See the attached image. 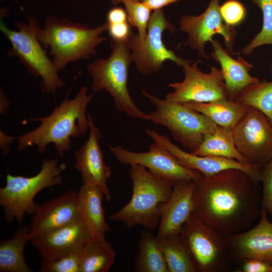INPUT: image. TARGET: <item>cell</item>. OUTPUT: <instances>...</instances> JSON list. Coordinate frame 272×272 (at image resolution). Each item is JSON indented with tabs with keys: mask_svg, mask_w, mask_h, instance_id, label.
Wrapping results in <instances>:
<instances>
[{
	"mask_svg": "<svg viewBox=\"0 0 272 272\" xmlns=\"http://www.w3.org/2000/svg\"><path fill=\"white\" fill-rule=\"evenodd\" d=\"M194 182L193 213L220 234L244 232L259 217L260 186L245 171L227 169L202 175Z\"/></svg>",
	"mask_w": 272,
	"mask_h": 272,
	"instance_id": "6da1fadb",
	"label": "cell"
},
{
	"mask_svg": "<svg viewBox=\"0 0 272 272\" xmlns=\"http://www.w3.org/2000/svg\"><path fill=\"white\" fill-rule=\"evenodd\" d=\"M93 96L88 94L87 87H82L73 99L66 97L49 115L24 120L23 124L32 121L40 124L34 130L17 137L18 150L23 151L35 145L38 152L43 154L48 145L52 143L58 156L63 158L64 153L71 149L72 139L85 135L89 130L87 107Z\"/></svg>",
	"mask_w": 272,
	"mask_h": 272,
	"instance_id": "7a4b0ae2",
	"label": "cell"
},
{
	"mask_svg": "<svg viewBox=\"0 0 272 272\" xmlns=\"http://www.w3.org/2000/svg\"><path fill=\"white\" fill-rule=\"evenodd\" d=\"M107 29L106 22L92 28L87 24L51 15L45 18L37 38L45 49H50L49 55L59 71L71 62L96 55V48L107 39L102 35Z\"/></svg>",
	"mask_w": 272,
	"mask_h": 272,
	"instance_id": "3957f363",
	"label": "cell"
},
{
	"mask_svg": "<svg viewBox=\"0 0 272 272\" xmlns=\"http://www.w3.org/2000/svg\"><path fill=\"white\" fill-rule=\"evenodd\" d=\"M129 176L133 185L131 197L108 219L122 222L128 228L139 224L154 230L159 226L162 208L171 194L173 183L154 175L141 165L130 166Z\"/></svg>",
	"mask_w": 272,
	"mask_h": 272,
	"instance_id": "277c9868",
	"label": "cell"
},
{
	"mask_svg": "<svg viewBox=\"0 0 272 272\" xmlns=\"http://www.w3.org/2000/svg\"><path fill=\"white\" fill-rule=\"evenodd\" d=\"M110 48L112 51L108 58L96 59L87 66L92 80V90L108 92L118 111L133 118L150 121L148 114L140 109L128 92V68L133 58L127 40L112 39Z\"/></svg>",
	"mask_w": 272,
	"mask_h": 272,
	"instance_id": "5b68a950",
	"label": "cell"
},
{
	"mask_svg": "<svg viewBox=\"0 0 272 272\" xmlns=\"http://www.w3.org/2000/svg\"><path fill=\"white\" fill-rule=\"evenodd\" d=\"M66 168L65 163H59L57 158H46L42 161L40 171L32 177L8 173L6 184L0 188V205L6 221L12 223L16 220L22 225L25 215H32L35 211V195L45 188L62 184L61 174Z\"/></svg>",
	"mask_w": 272,
	"mask_h": 272,
	"instance_id": "8992f818",
	"label": "cell"
},
{
	"mask_svg": "<svg viewBox=\"0 0 272 272\" xmlns=\"http://www.w3.org/2000/svg\"><path fill=\"white\" fill-rule=\"evenodd\" d=\"M29 23L17 20L15 25L18 30L9 29L1 20L0 30L9 40L11 48L8 57H17L28 72L33 76L40 77L42 91L54 93L65 86V83L59 77L58 71L52 60L48 57L46 49L37 38L40 27L37 20L29 17Z\"/></svg>",
	"mask_w": 272,
	"mask_h": 272,
	"instance_id": "52a82bcc",
	"label": "cell"
},
{
	"mask_svg": "<svg viewBox=\"0 0 272 272\" xmlns=\"http://www.w3.org/2000/svg\"><path fill=\"white\" fill-rule=\"evenodd\" d=\"M142 93L156 108L148 113L150 121L167 127L174 140L191 152L198 148L217 125L206 115L182 103L161 99L145 90Z\"/></svg>",
	"mask_w": 272,
	"mask_h": 272,
	"instance_id": "ba28073f",
	"label": "cell"
},
{
	"mask_svg": "<svg viewBox=\"0 0 272 272\" xmlns=\"http://www.w3.org/2000/svg\"><path fill=\"white\" fill-rule=\"evenodd\" d=\"M179 235L196 272H222L230 269L233 261L226 236L202 222L194 213L183 225Z\"/></svg>",
	"mask_w": 272,
	"mask_h": 272,
	"instance_id": "9c48e42d",
	"label": "cell"
},
{
	"mask_svg": "<svg viewBox=\"0 0 272 272\" xmlns=\"http://www.w3.org/2000/svg\"><path fill=\"white\" fill-rule=\"evenodd\" d=\"M165 30L170 33L177 30L176 26L165 18L162 9L154 11L149 21L147 35L140 41L137 34L132 31L127 39L137 70L142 75L147 76L160 70L165 61H173L177 66H182L190 61L176 55L168 49L162 40Z\"/></svg>",
	"mask_w": 272,
	"mask_h": 272,
	"instance_id": "30bf717a",
	"label": "cell"
},
{
	"mask_svg": "<svg viewBox=\"0 0 272 272\" xmlns=\"http://www.w3.org/2000/svg\"><path fill=\"white\" fill-rule=\"evenodd\" d=\"M233 131L236 147L248 164L261 167L272 159V125L262 112L248 106Z\"/></svg>",
	"mask_w": 272,
	"mask_h": 272,
	"instance_id": "8fae6325",
	"label": "cell"
},
{
	"mask_svg": "<svg viewBox=\"0 0 272 272\" xmlns=\"http://www.w3.org/2000/svg\"><path fill=\"white\" fill-rule=\"evenodd\" d=\"M179 24L180 30L187 34L186 44L196 50L202 58L210 59L206 52L205 45L212 42L213 36L217 34L223 36L227 51L231 55L236 53L233 47L236 31L224 22L220 11V0H210L206 10L198 16H181Z\"/></svg>",
	"mask_w": 272,
	"mask_h": 272,
	"instance_id": "7c38bea8",
	"label": "cell"
},
{
	"mask_svg": "<svg viewBox=\"0 0 272 272\" xmlns=\"http://www.w3.org/2000/svg\"><path fill=\"white\" fill-rule=\"evenodd\" d=\"M199 62L190 60L182 66L184 79L167 85L173 91L165 95L166 99L182 104L229 99L221 70L211 66L210 73H203L198 67Z\"/></svg>",
	"mask_w": 272,
	"mask_h": 272,
	"instance_id": "4fadbf2b",
	"label": "cell"
},
{
	"mask_svg": "<svg viewBox=\"0 0 272 272\" xmlns=\"http://www.w3.org/2000/svg\"><path fill=\"white\" fill-rule=\"evenodd\" d=\"M147 152H134L119 145L110 150L118 161L123 164L141 165L154 175L174 183L180 180L194 181L202 174L181 165L167 149L154 142Z\"/></svg>",
	"mask_w": 272,
	"mask_h": 272,
	"instance_id": "5bb4252c",
	"label": "cell"
},
{
	"mask_svg": "<svg viewBox=\"0 0 272 272\" xmlns=\"http://www.w3.org/2000/svg\"><path fill=\"white\" fill-rule=\"evenodd\" d=\"M89 122V135L84 144L75 152V167L81 173L83 184L97 186L103 192L106 200L110 202L111 196L107 181L111 168L104 161L99 144L102 135L91 116L87 113Z\"/></svg>",
	"mask_w": 272,
	"mask_h": 272,
	"instance_id": "9a60e30c",
	"label": "cell"
},
{
	"mask_svg": "<svg viewBox=\"0 0 272 272\" xmlns=\"http://www.w3.org/2000/svg\"><path fill=\"white\" fill-rule=\"evenodd\" d=\"M146 132L154 142L169 151L181 165L197 170L203 176L212 175L227 169H237L245 171L256 182L259 183L260 182V166L243 164L234 159L226 157L196 155L179 148L167 135L160 134L149 128H146Z\"/></svg>",
	"mask_w": 272,
	"mask_h": 272,
	"instance_id": "2e32d148",
	"label": "cell"
},
{
	"mask_svg": "<svg viewBox=\"0 0 272 272\" xmlns=\"http://www.w3.org/2000/svg\"><path fill=\"white\" fill-rule=\"evenodd\" d=\"M93 238L80 219L48 233L34 236L30 242L42 260L54 261L70 254H81L86 245Z\"/></svg>",
	"mask_w": 272,
	"mask_h": 272,
	"instance_id": "e0dca14e",
	"label": "cell"
},
{
	"mask_svg": "<svg viewBox=\"0 0 272 272\" xmlns=\"http://www.w3.org/2000/svg\"><path fill=\"white\" fill-rule=\"evenodd\" d=\"M261 208L258 224L244 232L226 236L232 260L256 258L272 264V222Z\"/></svg>",
	"mask_w": 272,
	"mask_h": 272,
	"instance_id": "ac0fdd59",
	"label": "cell"
},
{
	"mask_svg": "<svg viewBox=\"0 0 272 272\" xmlns=\"http://www.w3.org/2000/svg\"><path fill=\"white\" fill-rule=\"evenodd\" d=\"M78 197V192L70 190L41 205L37 204L29 226L32 237L48 233L79 220Z\"/></svg>",
	"mask_w": 272,
	"mask_h": 272,
	"instance_id": "d6986e66",
	"label": "cell"
},
{
	"mask_svg": "<svg viewBox=\"0 0 272 272\" xmlns=\"http://www.w3.org/2000/svg\"><path fill=\"white\" fill-rule=\"evenodd\" d=\"M194 181L180 180L173 184L171 194L164 205L156 236L160 240L171 234L179 233L183 225L194 211Z\"/></svg>",
	"mask_w": 272,
	"mask_h": 272,
	"instance_id": "ffe728a7",
	"label": "cell"
},
{
	"mask_svg": "<svg viewBox=\"0 0 272 272\" xmlns=\"http://www.w3.org/2000/svg\"><path fill=\"white\" fill-rule=\"evenodd\" d=\"M211 43L213 49L211 55L221 65L229 100H234L243 89L260 81L249 74L254 67L252 64L240 56L237 59L233 58L217 40Z\"/></svg>",
	"mask_w": 272,
	"mask_h": 272,
	"instance_id": "44dd1931",
	"label": "cell"
},
{
	"mask_svg": "<svg viewBox=\"0 0 272 272\" xmlns=\"http://www.w3.org/2000/svg\"><path fill=\"white\" fill-rule=\"evenodd\" d=\"M78 193L77 207L81 219L94 239L106 242L105 233L111 230L102 207L104 193L97 186L87 184H83Z\"/></svg>",
	"mask_w": 272,
	"mask_h": 272,
	"instance_id": "7402d4cb",
	"label": "cell"
},
{
	"mask_svg": "<svg viewBox=\"0 0 272 272\" xmlns=\"http://www.w3.org/2000/svg\"><path fill=\"white\" fill-rule=\"evenodd\" d=\"M182 104L206 115L216 124L233 130L248 107L229 99L209 102L191 101Z\"/></svg>",
	"mask_w": 272,
	"mask_h": 272,
	"instance_id": "603a6c76",
	"label": "cell"
},
{
	"mask_svg": "<svg viewBox=\"0 0 272 272\" xmlns=\"http://www.w3.org/2000/svg\"><path fill=\"white\" fill-rule=\"evenodd\" d=\"M32 237L30 227L20 225L11 239L1 241V272L33 271L24 256L25 246Z\"/></svg>",
	"mask_w": 272,
	"mask_h": 272,
	"instance_id": "cb8c5ba5",
	"label": "cell"
},
{
	"mask_svg": "<svg viewBox=\"0 0 272 272\" xmlns=\"http://www.w3.org/2000/svg\"><path fill=\"white\" fill-rule=\"evenodd\" d=\"M192 154L201 156H212L234 159L247 164L238 151L234 141L233 129L217 125L213 132L207 135Z\"/></svg>",
	"mask_w": 272,
	"mask_h": 272,
	"instance_id": "d4e9b609",
	"label": "cell"
},
{
	"mask_svg": "<svg viewBox=\"0 0 272 272\" xmlns=\"http://www.w3.org/2000/svg\"><path fill=\"white\" fill-rule=\"evenodd\" d=\"M149 231L144 230L141 233L135 260V270L138 272H168L159 242Z\"/></svg>",
	"mask_w": 272,
	"mask_h": 272,
	"instance_id": "484cf974",
	"label": "cell"
},
{
	"mask_svg": "<svg viewBox=\"0 0 272 272\" xmlns=\"http://www.w3.org/2000/svg\"><path fill=\"white\" fill-rule=\"evenodd\" d=\"M116 252L108 242L93 238L81 254L80 272H107L113 264Z\"/></svg>",
	"mask_w": 272,
	"mask_h": 272,
	"instance_id": "4316f807",
	"label": "cell"
},
{
	"mask_svg": "<svg viewBox=\"0 0 272 272\" xmlns=\"http://www.w3.org/2000/svg\"><path fill=\"white\" fill-rule=\"evenodd\" d=\"M158 242L168 272H196L189 252L179 233L167 236Z\"/></svg>",
	"mask_w": 272,
	"mask_h": 272,
	"instance_id": "83f0119b",
	"label": "cell"
},
{
	"mask_svg": "<svg viewBox=\"0 0 272 272\" xmlns=\"http://www.w3.org/2000/svg\"><path fill=\"white\" fill-rule=\"evenodd\" d=\"M234 100L259 110L272 125V81L264 79L247 86Z\"/></svg>",
	"mask_w": 272,
	"mask_h": 272,
	"instance_id": "f1b7e54d",
	"label": "cell"
},
{
	"mask_svg": "<svg viewBox=\"0 0 272 272\" xmlns=\"http://www.w3.org/2000/svg\"><path fill=\"white\" fill-rule=\"evenodd\" d=\"M251 1L261 10L263 22L260 31L241 50V53L246 55L260 46L272 45V0Z\"/></svg>",
	"mask_w": 272,
	"mask_h": 272,
	"instance_id": "f546056e",
	"label": "cell"
},
{
	"mask_svg": "<svg viewBox=\"0 0 272 272\" xmlns=\"http://www.w3.org/2000/svg\"><path fill=\"white\" fill-rule=\"evenodd\" d=\"M121 3L125 6V10L130 26L138 29V39L140 41L144 40L147 35L151 10L142 2L121 0Z\"/></svg>",
	"mask_w": 272,
	"mask_h": 272,
	"instance_id": "4dcf8cb0",
	"label": "cell"
},
{
	"mask_svg": "<svg viewBox=\"0 0 272 272\" xmlns=\"http://www.w3.org/2000/svg\"><path fill=\"white\" fill-rule=\"evenodd\" d=\"M81 254L73 253L54 261L42 260L39 272H80Z\"/></svg>",
	"mask_w": 272,
	"mask_h": 272,
	"instance_id": "1f68e13d",
	"label": "cell"
},
{
	"mask_svg": "<svg viewBox=\"0 0 272 272\" xmlns=\"http://www.w3.org/2000/svg\"><path fill=\"white\" fill-rule=\"evenodd\" d=\"M221 15L226 24L233 27L241 24L246 15V8L238 0H228L220 6Z\"/></svg>",
	"mask_w": 272,
	"mask_h": 272,
	"instance_id": "d6a6232c",
	"label": "cell"
},
{
	"mask_svg": "<svg viewBox=\"0 0 272 272\" xmlns=\"http://www.w3.org/2000/svg\"><path fill=\"white\" fill-rule=\"evenodd\" d=\"M260 181L262 183L261 208L272 218V159L260 168Z\"/></svg>",
	"mask_w": 272,
	"mask_h": 272,
	"instance_id": "836d02e7",
	"label": "cell"
},
{
	"mask_svg": "<svg viewBox=\"0 0 272 272\" xmlns=\"http://www.w3.org/2000/svg\"><path fill=\"white\" fill-rule=\"evenodd\" d=\"M107 31L112 40L118 41L127 40L132 32L131 26L128 21L115 24H107Z\"/></svg>",
	"mask_w": 272,
	"mask_h": 272,
	"instance_id": "e575fe53",
	"label": "cell"
},
{
	"mask_svg": "<svg viewBox=\"0 0 272 272\" xmlns=\"http://www.w3.org/2000/svg\"><path fill=\"white\" fill-rule=\"evenodd\" d=\"M238 271L240 272H271L272 264L256 258L244 260Z\"/></svg>",
	"mask_w": 272,
	"mask_h": 272,
	"instance_id": "d590c367",
	"label": "cell"
},
{
	"mask_svg": "<svg viewBox=\"0 0 272 272\" xmlns=\"http://www.w3.org/2000/svg\"><path fill=\"white\" fill-rule=\"evenodd\" d=\"M127 15L125 9L118 6H114L107 14V23L115 24L128 21Z\"/></svg>",
	"mask_w": 272,
	"mask_h": 272,
	"instance_id": "8d00e7d4",
	"label": "cell"
},
{
	"mask_svg": "<svg viewBox=\"0 0 272 272\" xmlns=\"http://www.w3.org/2000/svg\"><path fill=\"white\" fill-rule=\"evenodd\" d=\"M180 0H141L151 10L156 11Z\"/></svg>",
	"mask_w": 272,
	"mask_h": 272,
	"instance_id": "74e56055",
	"label": "cell"
},
{
	"mask_svg": "<svg viewBox=\"0 0 272 272\" xmlns=\"http://www.w3.org/2000/svg\"><path fill=\"white\" fill-rule=\"evenodd\" d=\"M17 139V137L8 135L1 130L0 145L2 152L4 155L8 154L10 151V144Z\"/></svg>",
	"mask_w": 272,
	"mask_h": 272,
	"instance_id": "f35d334b",
	"label": "cell"
},
{
	"mask_svg": "<svg viewBox=\"0 0 272 272\" xmlns=\"http://www.w3.org/2000/svg\"><path fill=\"white\" fill-rule=\"evenodd\" d=\"M10 103L2 88L0 92V114H3L7 112Z\"/></svg>",
	"mask_w": 272,
	"mask_h": 272,
	"instance_id": "ab89813d",
	"label": "cell"
},
{
	"mask_svg": "<svg viewBox=\"0 0 272 272\" xmlns=\"http://www.w3.org/2000/svg\"><path fill=\"white\" fill-rule=\"evenodd\" d=\"M134 1H141V0H133ZM111 3L114 6H117L121 3V0H111Z\"/></svg>",
	"mask_w": 272,
	"mask_h": 272,
	"instance_id": "60d3db41",
	"label": "cell"
},
{
	"mask_svg": "<svg viewBox=\"0 0 272 272\" xmlns=\"http://www.w3.org/2000/svg\"><path fill=\"white\" fill-rule=\"evenodd\" d=\"M271 272H272V270H271Z\"/></svg>",
	"mask_w": 272,
	"mask_h": 272,
	"instance_id": "b9f144b4",
	"label": "cell"
}]
</instances>
